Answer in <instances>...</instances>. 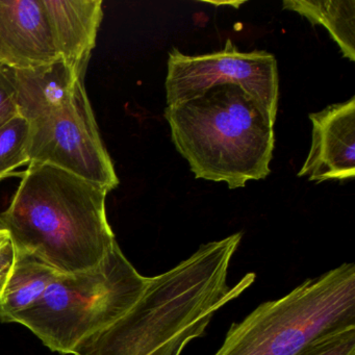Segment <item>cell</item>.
I'll list each match as a JSON object with an SVG mask.
<instances>
[{
  "instance_id": "obj_16",
  "label": "cell",
  "mask_w": 355,
  "mask_h": 355,
  "mask_svg": "<svg viewBox=\"0 0 355 355\" xmlns=\"http://www.w3.org/2000/svg\"><path fill=\"white\" fill-rule=\"evenodd\" d=\"M18 115L15 93L7 70L0 68V128Z\"/></svg>"
},
{
  "instance_id": "obj_4",
  "label": "cell",
  "mask_w": 355,
  "mask_h": 355,
  "mask_svg": "<svg viewBox=\"0 0 355 355\" xmlns=\"http://www.w3.org/2000/svg\"><path fill=\"white\" fill-rule=\"evenodd\" d=\"M355 327V266L309 278L230 326L214 355H298L320 338Z\"/></svg>"
},
{
  "instance_id": "obj_13",
  "label": "cell",
  "mask_w": 355,
  "mask_h": 355,
  "mask_svg": "<svg viewBox=\"0 0 355 355\" xmlns=\"http://www.w3.org/2000/svg\"><path fill=\"white\" fill-rule=\"evenodd\" d=\"M284 10L300 14L313 26H324L344 57L355 61L354 0H284Z\"/></svg>"
},
{
  "instance_id": "obj_9",
  "label": "cell",
  "mask_w": 355,
  "mask_h": 355,
  "mask_svg": "<svg viewBox=\"0 0 355 355\" xmlns=\"http://www.w3.org/2000/svg\"><path fill=\"white\" fill-rule=\"evenodd\" d=\"M313 132L299 178L311 182L344 180L355 175V97L309 115Z\"/></svg>"
},
{
  "instance_id": "obj_7",
  "label": "cell",
  "mask_w": 355,
  "mask_h": 355,
  "mask_svg": "<svg viewBox=\"0 0 355 355\" xmlns=\"http://www.w3.org/2000/svg\"><path fill=\"white\" fill-rule=\"evenodd\" d=\"M234 84L254 97L275 118L279 98L277 62L265 51L241 53L227 40L225 47L209 55L169 53L166 78L167 107L200 96L219 85Z\"/></svg>"
},
{
  "instance_id": "obj_11",
  "label": "cell",
  "mask_w": 355,
  "mask_h": 355,
  "mask_svg": "<svg viewBox=\"0 0 355 355\" xmlns=\"http://www.w3.org/2000/svg\"><path fill=\"white\" fill-rule=\"evenodd\" d=\"M15 93L18 115L28 123L63 107L76 88V80L63 62L28 70L6 69Z\"/></svg>"
},
{
  "instance_id": "obj_8",
  "label": "cell",
  "mask_w": 355,
  "mask_h": 355,
  "mask_svg": "<svg viewBox=\"0 0 355 355\" xmlns=\"http://www.w3.org/2000/svg\"><path fill=\"white\" fill-rule=\"evenodd\" d=\"M58 61L43 0H0V68L35 69Z\"/></svg>"
},
{
  "instance_id": "obj_10",
  "label": "cell",
  "mask_w": 355,
  "mask_h": 355,
  "mask_svg": "<svg viewBox=\"0 0 355 355\" xmlns=\"http://www.w3.org/2000/svg\"><path fill=\"white\" fill-rule=\"evenodd\" d=\"M60 60L76 80L85 78L103 18L101 0H43Z\"/></svg>"
},
{
  "instance_id": "obj_12",
  "label": "cell",
  "mask_w": 355,
  "mask_h": 355,
  "mask_svg": "<svg viewBox=\"0 0 355 355\" xmlns=\"http://www.w3.org/2000/svg\"><path fill=\"white\" fill-rule=\"evenodd\" d=\"M59 274L36 257L17 252L9 279L0 293V321L14 323L17 315L40 301Z\"/></svg>"
},
{
  "instance_id": "obj_14",
  "label": "cell",
  "mask_w": 355,
  "mask_h": 355,
  "mask_svg": "<svg viewBox=\"0 0 355 355\" xmlns=\"http://www.w3.org/2000/svg\"><path fill=\"white\" fill-rule=\"evenodd\" d=\"M31 126L21 116L0 128V182L14 170L30 164Z\"/></svg>"
},
{
  "instance_id": "obj_15",
  "label": "cell",
  "mask_w": 355,
  "mask_h": 355,
  "mask_svg": "<svg viewBox=\"0 0 355 355\" xmlns=\"http://www.w3.org/2000/svg\"><path fill=\"white\" fill-rule=\"evenodd\" d=\"M298 355H355V327L320 338Z\"/></svg>"
},
{
  "instance_id": "obj_1",
  "label": "cell",
  "mask_w": 355,
  "mask_h": 355,
  "mask_svg": "<svg viewBox=\"0 0 355 355\" xmlns=\"http://www.w3.org/2000/svg\"><path fill=\"white\" fill-rule=\"evenodd\" d=\"M236 232L201 245L164 273L148 277L140 298L113 325L83 343L73 355H180L205 334L211 318L255 282L247 273L230 286L228 270L242 241Z\"/></svg>"
},
{
  "instance_id": "obj_6",
  "label": "cell",
  "mask_w": 355,
  "mask_h": 355,
  "mask_svg": "<svg viewBox=\"0 0 355 355\" xmlns=\"http://www.w3.org/2000/svg\"><path fill=\"white\" fill-rule=\"evenodd\" d=\"M30 164H44L69 172L111 192L119 184L103 144L84 80L51 115L30 124Z\"/></svg>"
},
{
  "instance_id": "obj_3",
  "label": "cell",
  "mask_w": 355,
  "mask_h": 355,
  "mask_svg": "<svg viewBox=\"0 0 355 355\" xmlns=\"http://www.w3.org/2000/svg\"><path fill=\"white\" fill-rule=\"evenodd\" d=\"M165 117L195 178L234 190L271 173L275 118L238 85H219L170 105Z\"/></svg>"
},
{
  "instance_id": "obj_5",
  "label": "cell",
  "mask_w": 355,
  "mask_h": 355,
  "mask_svg": "<svg viewBox=\"0 0 355 355\" xmlns=\"http://www.w3.org/2000/svg\"><path fill=\"white\" fill-rule=\"evenodd\" d=\"M147 282L117 243L97 267L60 273L40 301L14 323L26 326L51 350L73 354L83 343L128 313Z\"/></svg>"
},
{
  "instance_id": "obj_17",
  "label": "cell",
  "mask_w": 355,
  "mask_h": 355,
  "mask_svg": "<svg viewBox=\"0 0 355 355\" xmlns=\"http://www.w3.org/2000/svg\"><path fill=\"white\" fill-rule=\"evenodd\" d=\"M16 255L17 251L9 232L0 227V293L5 288L15 265Z\"/></svg>"
},
{
  "instance_id": "obj_2",
  "label": "cell",
  "mask_w": 355,
  "mask_h": 355,
  "mask_svg": "<svg viewBox=\"0 0 355 355\" xmlns=\"http://www.w3.org/2000/svg\"><path fill=\"white\" fill-rule=\"evenodd\" d=\"M109 194L98 184L44 164H28L11 205L0 214L17 252L61 274L97 267L117 244Z\"/></svg>"
}]
</instances>
